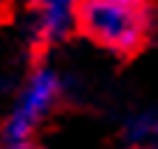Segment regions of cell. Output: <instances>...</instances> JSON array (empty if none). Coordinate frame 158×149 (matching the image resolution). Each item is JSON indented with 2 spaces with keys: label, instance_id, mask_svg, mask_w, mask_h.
Segmentation results:
<instances>
[{
  "label": "cell",
  "instance_id": "obj_2",
  "mask_svg": "<svg viewBox=\"0 0 158 149\" xmlns=\"http://www.w3.org/2000/svg\"><path fill=\"white\" fill-rule=\"evenodd\" d=\"M62 90H65V82L54 68L43 65V68L31 70L28 79L23 82V87H20V93H17L3 127H0L3 146L34 143V132L54 113V107L62 99Z\"/></svg>",
  "mask_w": 158,
  "mask_h": 149
},
{
  "label": "cell",
  "instance_id": "obj_4",
  "mask_svg": "<svg viewBox=\"0 0 158 149\" xmlns=\"http://www.w3.org/2000/svg\"><path fill=\"white\" fill-rule=\"evenodd\" d=\"M122 143L127 149H158V107L135 110L122 121Z\"/></svg>",
  "mask_w": 158,
  "mask_h": 149
},
{
  "label": "cell",
  "instance_id": "obj_6",
  "mask_svg": "<svg viewBox=\"0 0 158 149\" xmlns=\"http://www.w3.org/2000/svg\"><path fill=\"white\" fill-rule=\"evenodd\" d=\"M107 3H130V6H144V0H107Z\"/></svg>",
  "mask_w": 158,
  "mask_h": 149
},
{
  "label": "cell",
  "instance_id": "obj_5",
  "mask_svg": "<svg viewBox=\"0 0 158 149\" xmlns=\"http://www.w3.org/2000/svg\"><path fill=\"white\" fill-rule=\"evenodd\" d=\"M34 6H51V3H71V0H31Z\"/></svg>",
  "mask_w": 158,
  "mask_h": 149
},
{
  "label": "cell",
  "instance_id": "obj_7",
  "mask_svg": "<svg viewBox=\"0 0 158 149\" xmlns=\"http://www.w3.org/2000/svg\"><path fill=\"white\" fill-rule=\"evenodd\" d=\"M3 149H40V146H34V143H23V146H3Z\"/></svg>",
  "mask_w": 158,
  "mask_h": 149
},
{
  "label": "cell",
  "instance_id": "obj_1",
  "mask_svg": "<svg viewBox=\"0 0 158 149\" xmlns=\"http://www.w3.org/2000/svg\"><path fill=\"white\" fill-rule=\"evenodd\" d=\"M76 23L88 40L118 57H130L150 37V14L144 6L82 0L76 6Z\"/></svg>",
  "mask_w": 158,
  "mask_h": 149
},
{
  "label": "cell",
  "instance_id": "obj_3",
  "mask_svg": "<svg viewBox=\"0 0 158 149\" xmlns=\"http://www.w3.org/2000/svg\"><path fill=\"white\" fill-rule=\"evenodd\" d=\"M31 40L43 42V45H54L59 40L79 28L76 23V6L71 3H51V6H37L34 17H31Z\"/></svg>",
  "mask_w": 158,
  "mask_h": 149
}]
</instances>
